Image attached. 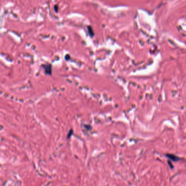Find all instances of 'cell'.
Listing matches in <instances>:
<instances>
[{"label": "cell", "instance_id": "1", "mask_svg": "<svg viewBox=\"0 0 186 186\" xmlns=\"http://www.w3.org/2000/svg\"><path fill=\"white\" fill-rule=\"evenodd\" d=\"M168 157H169L170 159H172L174 161H176L177 160H178V158L177 157L174 156V155H168Z\"/></svg>", "mask_w": 186, "mask_h": 186}]
</instances>
